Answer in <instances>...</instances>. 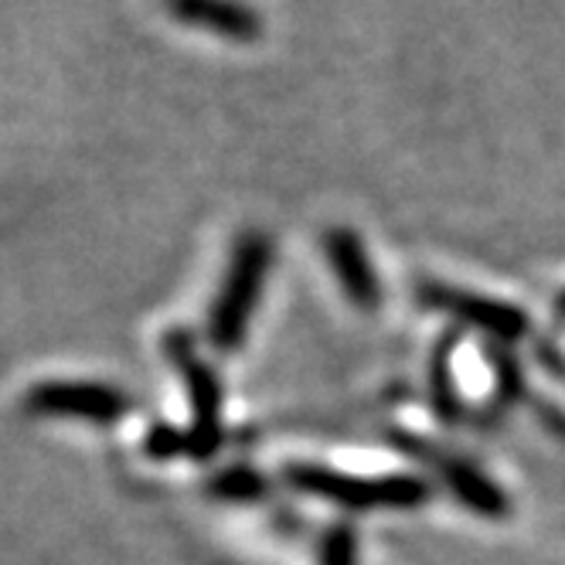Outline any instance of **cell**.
<instances>
[{"label": "cell", "mask_w": 565, "mask_h": 565, "mask_svg": "<svg viewBox=\"0 0 565 565\" xmlns=\"http://www.w3.org/2000/svg\"><path fill=\"white\" fill-rule=\"evenodd\" d=\"M266 269H269V242L259 232H246L235 242V253L225 273V287L209 317V338L215 348L232 351L246 338V328L263 294Z\"/></svg>", "instance_id": "6da1fadb"}, {"label": "cell", "mask_w": 565, "mask_h": 565, "mask_svg": "<svg viewBox=\"0 0 565 565\" xmlns=\"http://www.w3.org/2000/svg\"><path fill=\"white\" fill-rule=\"evenodd\" d=\"M290 480L300 491L334 501L354 511H372V508H419L426 501V483L416 477H351L338 473L331 467H294Z\"/></svg>", "instance_id": "7a4b0ae2"}, {"label": "cell", "mask_w": 565, "mask_h": 565, "mask_svg": "<svg viewBox=\"0 0 565 565\" xmlns=\"http://www.w3.org/2000/svg\"><path fill=\"white\" fill-rule=\"evenodd\" d=\"M24 406L34 416L109 426V423L127 416L130 398L119 388L99 385V382H42V385L31 388V395L24 398Z\"/></svg>", "instance_id": "3957f363"}, {"label": "cell", "mask_w": 565, "mask_h": 565, "mask_svg": "<svg viewBox=\"0 0 565 565\" xmlns=\"http://www.w3.org/2000/svg\"><path fill=\"white\" fill-rule=\"evenodd\" d=\"M174 358H178V369L184 375L188 385V402H191V413H194V426L188 433L184 450L194 457H209L218 439H222V392L218 382L212 375V369L194 354L191 344L178 341L174 344Z\"/></svg>", "instance_id": "277c9868"}, {"label": "cell", "mask_w": 565, "mask_h": 565, "mask_svg": "<svg viewBox=\"0 0 565 565\" xmlns=\"http://www.w3.org/2000/svg\"><path fill=\"white\" fill-rule=\"evenodd\" d=\"M164 11L184 24L201 28L222 42L232 45H253L263 38V14L249 4V0H164Z\"/></svg>", "instance_id": "5b68a950"}, {"label": "cell", "mask_w": 565, "mask_h": 565, "mask_svg": "<svg viewBox=\"0 0 565 565\" xmlns=\"http://www.w3.org/2000/svg\"><path fill=\"white\" fill-rule=\"evenodd\" d=\"M426 300L439 310H447L454 317H460L463 324L470 328H480L494 338H504V341H514L524 334L529 328V320L524 313L511 303H501V300H491V297H480V294H467V290H450V287H433L426 294Z\"/></svg>", "instance_id": "8992f818"}, {"label": "cell", "mask_w": 565, "mask_h": 565, "mask_svg": "<svg viewBox=\"0 0 565 565\" xmlns=\"http://www.w3.org/2000/svg\"><path fill=\"white\" fill-rule=\"evenodd\" d=\"M328 259L341 279L344 294L358 303V307H375L379 303V282H375V269H372V259L361 246V238L348 228H334L328 238Z\"/></svg>", "instance_id": "52a82bcc"}, {"label": "cell", "mask_w": 565, "mask_h": 565, "mask_svg": "<svg viewBox=\"0 0 565 565\" xmlns=\"http://www.w3.org/2000/svg\"><path fill=\"white\" fill-rule=\"evenodd\" d=\"M447 480H450L454 494H457L467 508H473V511H480V514H504V494L494 488V483H491L488 477H480L473 467L454 463V467L447 470Z\"/></svg>", "instance_id": "ba28073f"}, {"label": "cell", "mask_w": 565, "mask_h": 565, "mask_svg": "<svg viewBox=\"0 0 565 565\" xmlns=\"http://www.w3.org/2000/svg\"><path fill=\"white\" fill-rule=\"evenodd\" d=\"M324 565H354V539L348 532H331L324 542Z\"/></svg>", "instance_id": "9c48e42d"}, {"label": "cell", "mask_w": 565, "mask_h": 565, "mask_svg": "<svg viewBox=\"0 0 565 565\" xmlns=\"http://www.w3.org/2000/svg\"><path fill=\"white\" fill-rule=\"evenodd\" d=\"M558 310H562V313H565V297H562V300H558Z\"/></svg>", "instance_id": "30bf717a"}]
</instances>
